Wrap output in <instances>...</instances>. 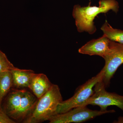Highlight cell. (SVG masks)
Instances as JSON below:
<instances>
[{"label":"cell","instance_id":"obj_1","mask_svg":"<svg viewBox=\"0 0 123 123\" xmlns=\"http://www.w3.org/2000/svg\"><path fill=\"white\" fill-rule=\"evenodd\" d=\"M90 5L89 3L86 7L79 5L74 7L73 16L75 19L77 30L80 33L85 31L90 34H94L97 31L93 22L95 17L99 13H106L111 10L117 13L119 8L116 0H100L98 7Z\"/></svg>","mask_w":123,"mask_h":123},{"label":"cell","instance_id":"obj_2","mask_svg":"<svg viewBox=\"0 0 123 123\" xmlns=\"http://www.w3.org/2000/svg\"><path fill=\"white\" fill-rule=\"evenodd\" d=\"M62 101L59 87L53 84L51 89L38 99L31 113L23 123H38L48 120L55 114L57 107Z\"/></svg>","mask_w":123,"mask_h":123},{"label":"cell","instance_id":"obj_3","mask_svg":"<svg viewBox=\"0 0 123 123\" xmlns=\"http://www.w3.org/2000/svg\"><path fill=\"white\" fill-rule=\"evenodd\" d=\"M104 73L105 71L103 68L97 75L79 86L72 97L65 101H62L59 104L56 114L64 113L78 107L84 106L93 93L95 85L103 79Z\"/></svg>","mask_w":123,"mask_h":123},{"label":"cell","instance_id":"obj_4","mask_svg":"<svg viewBox=\"0 0 123 123\" xmlns=\"http://www.w3.org/2000/svg\"><path fill=\"white\" fill-rule=\"evenodd\" d=\"M114 110L105 111L92 110L86 106L74 108L64 113L56 114L49 119L50 123H81L90 120L97 116L108 113H114Z\"/></svg>","mask_w":123,"mask_h":123},{"label":"cell","instance_id":"obj_5","mask_svg":"<svg viewBox=\"0 0 123 123\" xmlns=\"http://www.w3.org/2000/svg\"><path fill=\"white\" fill-rule=\"evenodd\" d=\"M102 80L95 85L93 93L84 106L89 105L99 106L100 110L105 111L109 106H115L123 111V96L115 93L107 92Z\"/></svg>","mask_w":123,"mask_h":123},{"label":"cell","instance_id":"obj_6","mask_svg":"<svg viewBox=\"0 0 123 123\" xmlns=\"http://www.w3.org/2000/svg\"><path fill=\"white\" fill-rule=\"evenodd\" d=\"M104 59L105 73L102 81L106 88L117 70L123 64V44L111 40V51Z\"/></svg>","mask_w":123,"mask_h":123},{"label":"cell","instance_id":"obj_7","mask_svg":"<svg viewBox=\"0 0 123 123\" xmlns=\"http://www.w3.org/2000/svg\"><path fill=\"white\" fill-rule=\"evenodd\" d=\"M111 41L103 35L98 38L87 42L79 49L78 52L84 55L99 56L104 59L111 51Z\"/></svg>","mask_w":123,"mask_h":123},{"label":"cell","instance_id":"obj_8","mask_svg":"<svg viewBox=\"0 0 123 123\" xmlns=\"http://www.w3.org/2000/svg\"><path fill=\"white\" fill-rule=\"evenodd\" d=\"M24 89H15L10 91L6 97L2 106L4 111L14 120L20 107Z\"/></svg>","mask_w":123,"mask_h":123},{"label":"cell","instance_id":"obj_9","mask_svg":"<svg viewBox=\"0 0 123 123\" xmlns=\"http://www.w3.org/2000/svg\"><path fill=\"white\" fill-rule=\"evenodd\" d=\"M38 100L33 93L24 89L21 104L14 120L23 122L30 114Z\"/></svg>","mask_w":123,"mask_h":123},{"label":"cell","instance_id":"obj_10","mask_svg":"<svg viewBox=\"0 0 123 123\" xmlns=\"http://www.w3.org/2000/svg\"><path fill=\"white\" fill-rule=\"evenodd\" d=\"M53 85L45 74L35 73L29 88L38 99L51 89Z\"/></svg>","mask_w":123,"mask_h":123},{"label":"cell","instance_id":"obj_11","mask_svg":"<svg viewBox=\"0 0 123 123\" xmlns=\"http://www.w3.org/2000/svg\"><path fill=\"white\" fill-rule=\"evenodd\" d=\"M10 72L12 77L13 87L17 89L29 88L35 74L34 71L30 69H22L17 68Z\"/></svg>","mask_w":123,"mask_h":123},{"label":"cell","instance_id":"obj_12","mask_svg":"<svg viewBox=\"0 0 123 123\" xmlns=\"http://www.w3.org/2000/svg\"><path fill=\"white\" fill-rule=\"evenodd\" d=\"M13 88L12 77L10 71L0 73V109H2V101Z\"/></svg>","mask_w":123,"mask_h":123},{"label":"cell","instance_id":"obj_13","mask_svg":"<svg viewBox=\"0 0 123 123\" xmlns=\"http://www.w3.org/2000/svg\"><path fill=\"white\" fill-rule=\"evenodd\" d=\"M101 30L103 32V35L108 38L114 42L123 44V31L113 28L106 20L101 27Z\"/></svg>","mask_w":123,"mask_h":123},{"label":"cell","instance_id":"obj_14","mask_svg":"<svg viewBox=\"0 0 123 123\" xmlns=\"http://www.w3.org/2000/svg\"><path fill=\"white\" fill-rule=\"evenodd\" d=\"M16 68L9 60L5 54L0 50V73L11 71Z\"/></svg>","mask_w":123,"mask_h":123},{"label":"cell","instance_id":"obj_15","mask_svg":"<svg viewBox=\"0 0 123 123\" xmlns=\"http://www.w3.org/2000/svg\"><path fill=\"white\" fill-rule=\"evenodd\" d=\"M15 121L11 118L4 111L3 109H0V123H15Z\"/></svg>","mask_w":123,"mask_h":123}]
</instances>
